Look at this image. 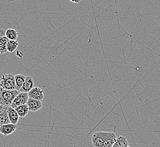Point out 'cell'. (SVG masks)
I'll return each instance as SVG.
<instances>
[{"label":"cell","instance_id":"1","mask_svg":"<svg viewBox=\"0 0 160 147\" xmlns=\"http://www.w3.org/2000/svg\"><path fill=\"white\" fill-rule=\"evenodd\" d=\"M19 92L16 89L7 90L0 88V104L4 107H10Z\"/></svg>","mask_w":160,"mask_h":147},{"label":"cell","instance_id":"2","mask_svg":"<svg viewBox=\"0 0 160 147\" xmlns=\"http://www.w3.org/2000/svg\"><path fill=\"white\" fill-rule=\"evenodd\" d=\"M0 87L3 89L7 90L16 89L15 77L12 74H3L1 78Z\"/></svg>","mask_w":160,"mask_h":147},{"label":"cell","instance_id":"3","mask_svg":"<svg viewBox=\"0 0 160 147\" xmlns=\"http://www.w3.org/2000/svg\"><path fill=\"white\" fill-rule=\"evenodd\" d=\"M108 132L98 131L94 132L92 136V141L94 147H102L106 140Z\"/></svg>","mask_w":160,"mask_h":147},{"label":"cell","instance_id":"4","mask_svg":"<svg viewBox=\"0 0 160 147\" xmlns=\"http://www.w3.org/2000/svg\"><path fill=\"white\" fill-rule=\"evenodd\" d=\"M28 98L29 97L28 95V93L19 92L18 95L16 96V98H14V100L12 101V104L10 107L14 109H16V107H18L19 106L26 104Z\"/></svg>","mask_w":160,"mask_h":147},{"label":"cell","instance_id":"5","mask_svg":"<svg viewBox=\"0 0 160 147\" xmlns=\"http://www.w3.org/2000/svg\"><path fill=\"white\" fill-rule=\"evenodd\" d=\"M44 91L39 87H35L31 89L30 92L28 93L29 98H33L35 100H37L42 101L44 98Z\"/></svg>","mask_w":160,"mask_h":147},{"label":"cell","instance_id":"6","mask_svg":"<svg viewBox=\"0 0 160 147\" xmlns=\"http://www.w3.org/2000/svg\"><path fill=\"white\" fill-rule=\"evenodd\" d=\"M34 81L33 78L31 76H26L25 82L23 86H22L19 92L28 93L34 88Z\"/></svg>","mask_w":160,"mask_h":147},{"label":"cell","instance_id":"7","mask_svg":"<svg viewBox=\"0 0 160 147\" xmlns=\"http://www.w3.org/2000/svg\"><path fill=\"white\" fill-rule=\"evenodd\" d=\"M18 127L16 125L12 123H8L0 127V133L4 136L11 135L14 132L16 131Z\"/></svg>","mask_w":160,"mask_h":147},{"label":"cell","instance_id":"8","mask_svg":"<svg viewBox=\"0 0 160 147\" xmlns=\"http://www.w3.org/2000/svg\"><path fill=\"white\" fill-rule=\"evenodd\" d=\"M27 104L30 109V111H33V112L37 111L38 110H40L43 107L42 101L31 98H28Z\"/></svg>","mask_w":160,"mask_h":147},{"label":"cell","instance_id":"9","mask_svg":"<svg viewBox=\"0 0 160 147\" xmlns=\"http://www.w3.org/2000/svg\"><path fill=\"white\" fill-rule=\"evenodd\" d=\"M7 112H8V117L10 123L14 125H17L18 122L19 116L16 109L11 107H8L7 109Z\"/></svg>","mask_w":160,"mask_h":147},{"label":"cell","instance_id":"10","mask_svg":"<svg viewBox=\"0 0 160 147\" xmlns=\"http://www.w3.org/2000/svg\"><path fill=\"white\" fill-rule=\"evenodd\" d=\"M8 107H5V108L3 109L2 111L0 113V127L4 125L11 123L10 122L7 112Z\"/></svg>","mask_w":160,"mask_h":147},{"label":"cell","instance_id":"11","mask_svg":"<svg viewBox=\"0 0 160 147\" xmlns=\"http://www.w3.org/2000/svg\"><path fill=\"white\" fill-rule=\"evenodd\" d=\"M15 109L17 111V113L18 114L19 117H21V118L25 117L30 111V109L27 104L19 106L18 107H16Z\"/></svg>","mask_w":160,"mask_h":147},{"label":"cell","instance_id":"12","mask_svg":"<svg viewBox=\"0 0 160 147\" xmlns=\"http://www.w3.org/2000/svg\"><path fill=\"white\" fill-rule=\"evenodd\" d=\"M127 146H128V143L127 138L123 136H119L118 137L117 140L112 147H126Z\"/></svg>","mask_w":160,"mask_h":147},{"label":"cell","instance_id":"13","mask_svg":"<svg viewBox=\"0 0 160 147\" xmlns=\"http://www.w3.org/2000/svg\"><path fill=\"white\" fill-rule=\"evenodd\" d=\"M16 80V90L19 91L21 88L22 86H23L25 82L26 76L22 74H18L14 76Z\"/></svg>","mask_w":160,"mask_h":147},{"label":"cell","instance_id":"14","mask_svg":"<svg viewBox=\"0 0 160 147\" xmlns=\"http://www.w3.org/2000/svg\"><path fill=\"white\" fill-rule=\"evenodd\" d=\"M5 36L9 40H17L18 36V32L14 29L9 28L6 30Z\"/></svg>","mask_w":160,"mask_h":147},{"label":"cell","instance_id":"15","mask_svg":"<svg viewBox=\"0 0 160 147\" xmlns=\"http://www.w3.org/2000/svg\"><path fill=\"white\" fill-rule=\"evenodd\" d=\"M9 40L5 36L0 37V54L2 55L8 52L7 44Z\"/></svg>","mask_w":160,"mask_h":147},{"label":"cell","instance_id":"16","mask_svg":"<svg viewBox=\"0 0 160 147\" xmlns=\"http://www.w3.org/2000/svg\"><path fill=\"white\" fill-rule=\"evenodd\" d=\"M19 43L17 40H9L7 44V50L10 53L14 52L17 49Z\"/></svg>","mask_w":160,"mask_h":147},{"label":"cell","instance_id":"17","mask_svg":"<svg viewBox=\"0 0 160 147\" xmlns=\"http://www.w3.org/2000/svg\"><path fill=\"white\" fill-rule=\"evenodd\" d=\"M6 30H0V37L4 36L5 35Z\"/></svg>","mask_w":160,"mask_h":147},{"label":"cell","instance_id":"18","mask_svg":"<svg viewBox=\"0 0 160 147\" xmlns=\"http://www.w3.org/2000/svg\"><path fill=\"white\" fill-rule=\"evenodd\" d=\"M16 55H17L18 57L22 58L23 57V54L21 51H17V53H16Z\"/></svg>","mask_w":160,"mask_h":147},{"label":"cell","instance_id":"19","mask_svg":"<svg viewBox=\"0 0 160 147\" xmlns=\"http://www.w3.org/2000/svg\"><path fill=\"white\" fill-rule=\"evenodd\" d=\"M71 2H74V3H78V2H80L81 1H82V0H69Z\"/></svg>","mask_w":160,"mask_h":147},{"label":"cell","instance_id":"20","mask_svg":"<svg viewBox=\"0 0 160 147\" xmlns=\"http://www.w3.org/2000/svg\"><path fill=\"white\" fill-rule=\"evenodd\" d=\"M5 108V107L3 106V105H2L1 104H0V113L2 111V110H3V109Z\"/></svg>","mask_w":160,"mask_h":147},{"label":"cell","instance_id":"21","mask_svg":"<svg viewBox=\"0 0 160 147\" xmlns=\"http://www.w3.org/2000/svg\"><path fill=\"white\" fill-rule=\"evenodd\" d=\"M129 147V146H127V147Z\"/></svg>","mask_w":160,"mask_h":147}]
</instances>
